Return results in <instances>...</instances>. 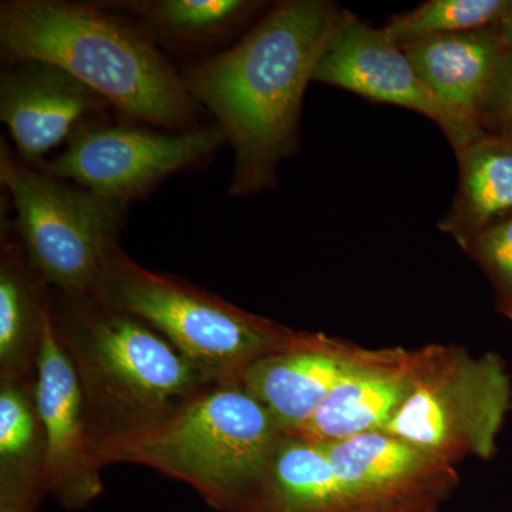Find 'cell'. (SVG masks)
<instances>
[{
  "mask_svg": "<svg viewBox=\"0 0 512 512\" xmlns=\"http://www.w3.org/2000/svg\"><path fill=\"white\" fill-rule=\"evenodd\" d=\"M338 10L328 0L276 3L235 46L183 74L234 151L232 197L275 187L279 164L295 154L303 96Z\"/></svg>",
  "mask_w": 512,
  "mask_h": 512,
  "instance_id": "cell-1",
  "label": "cell"
},
{
  "mask_svg": "<svg viewBox=\"0 0 512 512\" xmlns=\"http://www.w3.org/2000/svg\"><path fill=\"white\" fill-rule=\"evenodd\" d=\"M0 50L9 62L59 67L134 123L170 131L197 127L198 104L183 74L146 30L96 2L6 0Z\"/></svg>",
  "mask_w": 512,
  "mask_h": 512,
  "instance_id": "cell-2",
  "label": "cell"
},
{
  "mask_svg": "<svg viewBox=\"0 0 512 512\" xmlns=\"http://www.w3.org/2000/svg\"><path fill=\"white\" fill-rule=\"evenodd\" d=\"M50 306L99 447L158 426L217 383L156 329L106 299L50 292Z\"/></svg>",
  "mask_w": 512,
  "mask_h": 512,
  "instance_id": "cell-3",
  "label": "cell"
},
{
  "mask_svg": "<svg viewBox=\"0 0 512 512\" xmlns=\"http://www.w3.org/2000/svg\"><path fill=\"white\" fill-rule=\"evenodd\" d=\"M282 437L274 416L241 384L217 382L158 426L101 444L99 460L154 468L217 510L245 512Z\"/></svg>",
  "mask_w": 512,
  "mask_h": 512,
  "instance_id": "cell-4",
  "label": "cell"
},
{
  "mask_svg": "<svg viewBox=\"0 0 512 512\" xmlns=\"http://www.w3.org/2000/svg\"><path fill=\"white\" fill-rule=\"evenodd\" d=\"M0 183L15 211L10 225L30 265L63 298L103 299L128 205L60 180L0 144Z\"/></svg>",
  "mask_w": 512,
  "mask_h": 512,
  "instance_id": "cell-5",
  "label": "cell"
},
{
  "mask_svg": "<svg viewBox=\"0 0 512 512\" xmlns=\"http://www.w3.org/2000/svg\"><path fill=\"white\" fill-rule=\"evenodd\" d=\"M103 299L144 320L215 382H231L299 333L183 279L148 271L124 251Z\"/></svg>",
  "mask_w": 512,
  "mask_h": 512,
  "instance_id": "cell-6",
  "label": "cell"
},
{
  "mask_svg": "<svg viewBox=\"0 0 512 512\" xmlns=\"http://www.w3.org/2000/svg\"><path fill=\"white\" fill-rule=\"evenodd\" d=\"M511 409L512 379L497 353L427 348L413 392L383 431L451 466L490 460Z\"/></svg>",
  "mask_w": 512,
  "mask_h": 512,
  "instance_id": "cell-7",
  "label": "cell"
},
{
  "mask_svg": "<svg viewBox=\"0 0 512 512\" xmlns=\"http://www.w3.org/2000/svg\"><path fill=\"white\" fill-rule=\"evenodd\" d=\"M225 143L218 127L170 131L146 124L86 121L62 153L40 170L128 205L170 175L210 160Z\"/></svg>",
  "mask_w": 512,
  "mask_h": 512,
  "instance_id": "cell-8",
  "label": "cell"
},
{
  "mask_svg": "<svg viewBox=\"0 0 512 512\" xmlns=\"http://www.w3.org/2000/svg\"><path fill=\"white\" fill-rule=\"evenodd\" d=\"M312 82L423 114L443 130L456 154L487 134L468 126L436 99L402 47L387 42L382 30L346 9L338 10Z\"/></svg>",
  "mask_w": 512,
  "mask_h": 512,
  "instance_id": "cell-9",
  "label": "cell"
},
{
  "mask_svg": "<svg viewBox=\"0 0 512 512\" xmlns=\"http://www.w3.org/2000/svg\"><path fill=\"white\" fill-rule=\"evenodd\" d=\"M36 402L47 440V494L69 510L87 507L103 488V466L79 379L57 335L50 302L37 356Z\"/></svg>",
  "mask_w": 512,
  "mask_h": 512,
  "instance_id": "cell-10",
  "label": "cell"
},
{
  "mask_svg": "<svg viewBox=\"0 0 512 512\" xmlns=\"http://www.w3.org/2000/svg\"><path fill=\"white\" fill-rule=\"evenodd\" d=\"M109 103L53 64L18 60L0 76V120L20 160L40 168L45 157Z\"/></svg>",
  "mask_w": 512,
  "mask_h": 512,
  "instance_id": "cell-11",
  "label": "cell"
},
{
  "mask_svg": "<svg viewBox=\"0 0 512 512\" xmlns=\"http://www.w3.org/2000/svg\"><path fill=\"white\" fill-rule=\"evenodd\" d=\"M373 353L350 349L328 336L298 333L284 348L255 360L231 382L241 384L264 404L284 436H295L336 383Z\"/></svg>",
  "mask_w": 512,
  "mask_h": 512,
  "instance_id": "cell-12",
  "label": "cell"
},
{
  "mask_svg": "<svg viewBox=\"0 0 512 512\" xmlns=\"http://www.w3.org/2000/svg\"><path fill=\"white\" fill-rule=\"evenodd\" d=\"M342 491L346 512L399 507L450 481L451 464L386 431L323 443Z\"/></svg>",
  "mask_w": 512,
  "mask_h": 512,
  "instance_id": "cell-13",
  "label": "cell"
},
{
  "mask_svg": "<svg viewBox=\"0 0 512 512\" xmlns=\"http://www.w3.org/2000/svg\"><path fill=\"white\" fill-rule=\"evenodd\" d=\"M419 363L420 350H375L369 360L336 383L295 436L336 443L383 431L413 392Z\"/></svg>",
  "mask_w": 512,
  "mask_h": 512,
  "instance_id": "cell-14",
  "label": "cell"
},
{
  "mask_svg": "<svg viewBox=\"0 0 512 512\" xmlns=\"http://www.w3.org/2000/svg\"><path fill=\"white\" fill-rule=\"evenodd\" d=\"M402 49L444 107L485 131L484 107L508 52L497 25L430 37Z\"/></svg>",
  "mask_w": 512,
  "mask_h": 512,
  "instance_id": "cell-15",
  "label": "cell"
},
{
  "mask_svg": "<svg viewBox=\"0 0 512 512\" xmlns=\"http://www.w3.org/2000/svg\"><path fill=\"white\" fill-rule=\"evenodd\" d=\"M46 464L36 380L0 379V512H36L47 495Z\"/></svg>",
  "mask_w": 512,
  "mask_h": 512,
  "instance_id": "cell-16",
  "label": "cell"
},
{
  "mask_svg": "<svg viewBox=\"0 0 512 512\" xmlns=\"http://www.w3.org/2000/svg\"><path fill=\"white\" fill-rule=\"evenodd\" d=\"M457 158V194L439 228L467 251L484 229L512 215V141L487 133Z\"/></svg>",
  "mask_w": 512,
  "mask_h": 512,
  "instance_id": "cell-17",
  "label": "cell"
},
{
  "mask_svg": "<svg viewBox=\"0 0 512 512\" xmlns=\"http://www.w3.org/2000/svg\"><path fill=\"white\" fill-rule=\"evenodd\" d=\"M50 302L18 239L0 251V379L36 380L43 320Z\"/></svg>",
  "mask_w": 512,
  "mask_h": 512,
  "instance_id": "cell-18",
  "label": "cell"
},
{
  "mask_svg": "<svg viewBox=\"0 0 512 512\" xmlns=\"http://www.w3.org/2000/svg\"><path fill=\"white\" fill-rule=\"evenodd\" d=\"M114 13L133 16L151 37L175 46H205L231 35L261 9L252 0H106Z\"/></svg>",
  "mask_w": 512,
  "mask_h": 512,
  "instance_id": "cell-19",
  "label": "cell"
},
{
  "mask_svg": "<svg viewBox=\"0 0 512 512\" xmlns=\"http://www.w3.org/2000/svg\"><path fill=\"white\" fill-rule=\"evenodd\" d=\"M511 0H429L393 16L382 30L387 42L406 47L430 37L498 25Z\"/></svg>",
  "mask_w": 512,
  "mask_h": 512,
  "instance_id": "cell-20",
  "label": "cell"
},
{
  "mask_svg": "<svg viewBox=\"0 0 512 512\" xmlns=\"http://www.w3.org/2000/svg\"><path fill=\"white\" fill-rule=\"evenodd\" d=\"M466 252L491 282L497 311L512 320V215L484 229Z\"/></svg>",
  "mask_w": 512,
  "mask_h": 512,
  "instance_id": "cell-21",
  "label": "cell"
},
{
  "mask_svg": "<svg viewBox=\"0 0 512 512\" xmlns=\"http://www.w3.org/2000/svg\"><path fill=\"white\" fill-rule=\"evenodd\" d=\"M512 124V50L508 49L500 72L484 107L483 126L487 133H498Z\"/></svg>",
  "mask_w": 512,
  "mask_h": 512,
  "instance_id": "cell-22",
  "label": "cell"
},
{
  "mask_svg": "<svg viewBox=\"0 0 512 512\" xmlns=\"http://www.w3.org/2000/svg\"><path fill=\"white\" fill-rule=\"evenodd\" d=\"M497 29L503 37L505 45L512 50V0L510 6L505 10L503 18L498 22Z\"/></svg>",
  "mask_w": 512,
  "mask_h": 512,
  "instance_id": "cell-23",
  "label": "cell"
},
{
  "mask_svg": "<svg viewBox=\"0 0 512 512\" xmlns=\"http://www.w3.org/2000/svg\"><path fill=\"white\" fill-rule=\"evenodd\" d=\"M495 134H503L504 137H507L508 140L512 141V124H511V126L501 128V130Z\"/></svg>",
  "mask_w": 512,
  "mask_h": 512,
  "instance_id": "cell-24",
  "label": "cell"
}]
</instances>
